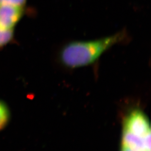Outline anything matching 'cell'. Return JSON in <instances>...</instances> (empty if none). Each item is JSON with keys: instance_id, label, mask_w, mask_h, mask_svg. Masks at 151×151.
I'll use <instances>...</instances> for the list:
<instances>
[{"instance_id": "cell-8", "label": "cell", "mask_w": 151, "mask_h": 151, "mask_svg": "<svg viewBox=\"0 0 151 151\" xmlns=\"http://www.w3.org/2000/svg\"><path fill=\"white\" fill-rule=\"evenodd\" d=\"M143 142L146 151H151V132L143 137Z\"/></svg>"}, {"instance_id": "cell-7", "label": "cell", "mask_w": 151, "mask_h": 151, "mask_svg": "<svg viewBox=\"0 0 151 151\" xmlns=\"http://www.w3.org/2000/svg\"><path fill=\"white\" fill-rule=\"evenodd\" d=\"M27 0H0V5L6 4L24 7Z\"/></svg>"}, {"instance_id": "cell-1", "label": "cell", "mask_w": 151, "mask_h": 151, "mask_svg": "<svg viewBox=\"0 0 151 151\" xmlns=\"http://www.w3.org/2000/svg\"><path fill=\"white\" fill-rule=\"evenodd\" d=\"M127 37V33L123 30L95 40L70 42L60 50L59 60L64 66L68 68L90 65L111 47L123 42Z\"/></svg>"}, {"instance_id": "cell-4", "label": "cell", "mask_w": 151, "mask_h": 151, "mask_svg": "<svg viewBox=\"0 0 151 151\" xmlns=\"http://www.w3.org/2000/svg\"><path fill=\"white\" fill-rule=\"evenodd\" d=\"M122 145L134 151H146L143 137L136 136L124 128L122 134Z\"/></svg>"}, {"instance_id": "cell-9", "label": "cell", "mask_w": 151, "mask_h": 151, "mask_svg": "<svg viewBox=\"0 0 151 151\" xmlns=\"http://www.w3.org/2000/svg\"><path fill=\"white\" fill-rule=\"evenodd\" d=\"M121 151H134V150H132L130 148L126 146L122 145V146L121 147Z\"/></svg>"}, {"instance_id": "cell-2", "label": "cell", "mask_w": 151, "mask_h": 151, "mask_svg": "<svg viewBox=\"0 0 151 151\" xmlns=\"http://www.w3.org/2000/svg\"><path fill=\"white\" fill-rule=\"evenodd\" d=\"M124 128L141 137L151 132L147 116L138 108L134 109L127 115L124 120Z\"/></svg>"}, {"instance_id": "cell-3", "label": "cell", "mask_w": 151, "mask_h": 151, "mask_svg": "<svg viewBox=\"0 0 151 151\" xmlns=\"http://www.w3.org/2000/svg\"><path fill=\"white\" fill-rule=\"evenodd\" d=\"M23 13V7L0 5V27L6 30H13L21 19Z\"/></svg>"}, {"instance_id": "cell-6", "label": "cell", "mask_w": 151, "mask_h": 151, "mask_svg": "<svg viewBox=\"0 0 151 151\" xmlns=\"http://www.w3.org/2000/svg\"><path fill=\"white\" fill-rule=\"evenodd\" d=\"M13 30H6L0 27V48L9 43L13 38Z\"/></svg>"}, {"instance_id": "cell-5", "label": "cell", "mask_w": 151, "mask_h": 151, "mask_svg": "<svg viewBox=\"0 0 151 151\" xmlns=\"http://www.w3.org/2000/svg\"><path fill=\"white\" fill-rule=\"evenodd\" d=\"M10 112L5 102L0 100V131L4 130L9 122Z\"/></svg>"}]
</instances>
